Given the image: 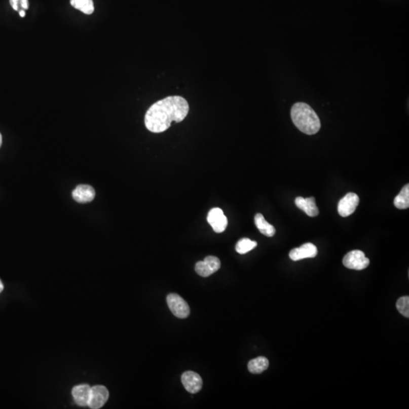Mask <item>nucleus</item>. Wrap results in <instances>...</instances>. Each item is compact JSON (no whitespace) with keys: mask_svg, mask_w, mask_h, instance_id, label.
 <instances>
[{"mask_svg":"<svg viewBox=\"0 0 409 409\" xmlns=\"http://www.w3.org/2000/svg\"><path fill=\"white\" fill-rule=\"evenodd\" d=\"M188 101L180 96H168L152 105L145 113V125L152 133L165 132L171 122H183L189 113Z\"/></svg>","mask_w":409,"mask_h":409,"instance_id":"1","label":"nucleus"},{"mask_svg":"<svg viewBox=\"0 0 409 409\" xmlns=\"http://www.w3.org/2000/svg\"><path fill=\"white\" fill-rule=\"evenodd\" d=\"M291 119L301 132L308 135L317 134L321 128V122L313 108L304 102H297L291 108Z\"/></svg>","mask_w":409,"mask_h":409,"instance_id":"2","label":"nucleus"},{"mask_svg":"<svg viewBox=\"0 0 409 409\" xmlns=\"http://www.w3.org/2000/svg\"><path fill=\"white\" fill-rule=\"evenodd\" d=\"M167 303L174 316L178 318H187L191 313L189 305L180 295L171 293L167 296Z\"/></svg>","mask_w":409,"mask_h":409,"instance_id":"3","label":"nucleus"},{"mask_svg":"<svg viewBox=\"0 0 409 409\" xmlns=\"http://www.w3.org/2000/svg\"><path fill=\"white\" fill-rule=\"evenodd\" d=\"M343 266L352 270L361 271L365 269L370 264V260L366 258L361 250H353L348 252L343 260Z\"/></svg>","mask_w":409,"mask_h":409,"instance_id":"4","label":"nucleus"},{"mask_svg":"<svg viewBox=\"0 0 409 409\" xmlns=\"http://www.w3.org/2000/svg\"><path fill=\"white\" fill-rule=\"evenodd\" d=\"M220 268V259L217 257L209 255L203 261L198 262L196 264L195 271L201 277H208L217 272Z\"/></svg>","mask_w":409,"mask_h":409,"instance_id":"5","label":"nucleus"},{"mask_svg":"<svg viewBox=\"0 0 409 409\" xmlns=\"http://www.w3.org/2000/svg\"><path fill=\"white\" fill-rule=\"evenodd\" d=\"M108 397L109 393L108 389L104 386L98 385L91 387L88 406L93 409L102 408L106 403Z\"/></svg>","mask_w":409,"mask_h":409,"instance_id":"6","label":"nucleus"},{"mask_svg":"<svg viewBox=\"0 0 409 409\" xmlns=\"http://www.w3.org/2000/svg\"><path fill=\"white\" fill-rule=\"evenodd\" d=\"M208 224L211 225L214 232L223 233L228 226V218L224 214L222 209L214 208L210 210L207 217Z\"/></svg>","mask_w":409,"mask_h":409,"instance_id":"7","label":"nucleus"},{"mask_svg":"<svg viewBox=\"0 0 409 409\" xmlns=\"http://www.w3.org/2000/svg\"><path fill=\"white\" fill-rule=\"evenodd\" d=\"M181 381L185 390L192 394L199 393L203 387V379L200 375L191 370L184 372L182 375Z\"/></svg>","mask_w":409,"mask_h":409,"instance_id":"8","label":"nucleus"},{"mask_svg":"<svg viewBox=\"0 0 409 409\" xmlns=\"http://www.w3.org/2000/svg\"><path fill=\"white\" fill-rule=\"evenodd\" d=\"M359 203V197L354 193L346 194L338 203V213L342 217H346L353 214Z\"/></svg>","mask_w":409,"mask_h":409,"instance_id":"9","label":"nucleus"},{"mask_svg":"<svg viewBox=\"0 0 409 409\" xmlns=\"http://www.w3.org/2000/svg\"><path fill=\"white\" fill-rule=\"evenodd\" d=\"M318 254V249L311 243H305L299 248H295L289 252V256L292 261L296 262L304 258H315Z\"/></svg>","mask_w":409,"mask_h":409,"instance_id":"10","label":"nucleus"},{"mask_svg":"<svg viewBox=\"0 0 409 409\" xmlns=\"http://www.w3.org/2000/svg\"><path fill=\"white\" fill-rule=\"evenodd\" d=\"M95 196L94 189L90 185H79L72 192L73 200L79 203H90L94 200Z\"/></svg>","mask_w":409,"mask_h":409,"instance_id":"11","label":"nucleus"},{"mask_svg":"<svg viewBox=\"0 0 409 409\" xmlns=\"http://www.w3.org/2000/svg\"><path fill=\"white\" fill-rule=\"evenodd\" d=\"M91 387L88 384L76 386L72 390L73 400L80 406H88Z\"/></svg>","mask_w":409,"mask_h":409,"instance_id":"12","label":"nucleus"},{"mask_svg":"<svg viewBox=\"0 0 409 409\" xmlns=\"http://www.w3.org/2000/svg\"><path fill=\"white\" fill-rule=\"evenodd\" d=\"M295 204L300 209L304 211L309 217H315L319 214V209L317 207L314 197L306 199L301 197H296Z\"/></svg>","mask_w":409,"mask_h":409,"instance_id":"13","label":"nucleus"},{"mask_svg":"<svg viewBox=\"0 0 409 409\" xmlns=\"http://www.w3.org/2000/svg\"><path fill=\"white\" fill-rule=\"evenodd\" d=\"M255 226L258 228V231L266 237H272L275 234L276 230L273 225H270L267 220L265 219L264 216L261 213L255 214Z\"/></svg>","mask_w":409,"mask_h":409,"instance_id":"14","label":"nucleus"},{"mask_svg":"<svg viewBox=\"0 0 409 409\" xmlns=\"http://www.w3.org/2000/svg\"><path fill=\"white\" fill-rule=\"evenodd\" d=\"M269 366V361L267 358L259 356L258 358L251 360L248 364V369L249 371L254 375L263 373L267 370Z\"/></svg>","mask_w":409,"mask_h":409,"instance_id":"15","label":"nucleus"},{"mask_svg":"<svg viewBox=\"0 0 409 409\" xmlns=\"http://www.w3.org/2000/svg\"><path fill=\"white\" fill-rule=\"evenodd\" d=\"M395 206L399 209H406L409 207V185L406 184L402 188L399 195L396 196L394 202Z\"/></svg>","mask_w":409,"mask_h":409,"instance_id":"16","label":"nucleus"},{"mask_svg":"<svg viewBox=\"0 0 409 409\" xmlns=\"http://www.w3.org/2000/svg\"><path fill=\"white\" fill-rule=\"evenodd\" d=\"M70 5L86 15H91L94 12L93 0H70Z\"/></svg>","mask_w":409,"mask_h":409,"instance_id":"17","label":"nucleus"},{"mask_svg":"<svg viewBox=\"0 0 409 409\" xmlns=\"http://www.w3.org/2000/svg\"><path fill=\"white\" fill-rule=\"evenodd\" d=\"M256 246V242L252 241V240L248 238H243L239 240L238 243L236 245V251L239 254L243 255V254L247 253L249 251L255 249Z\"/></svg>","mask_w":409,"mask_h":409,"instance_id":"18","label":"nucleus"},{"mask_svg":"<svg viewBox=\"0 0 409 409\" xmlns=\"http://www.w3.org/2000/svg\"><path fill=\"white\" fill-rule=\"evenodd\" d=\"M396 308L399 313L402 314L403 316L406 317L407 318H409V297L405 295V296L400 297L397 300L396 303Z\"/></svg>","mask_w":409,"mask_h":409,"instance_id":"19","label":"nucleus"},{"mask_svg":"<svg viewBox=\"0 0 409 409\" xmlns=\"http://www.w3.org/2000/svg\"><path fill=\"white\" fill-rule=\"evenodd\" d=\"M11 6L13 8L14 10L18 11L20 6V0H9Z\"/></svg>","mask_w":409,"mask_h":409,"instance_id":"20","label":"nucleus"},{"mask_svg":"<svg viewBox=\"0 0 409 409\" xmlns=\"http://www.w3.org/2000/svg\"><path fill=\"white\" fill-rule=\"evenodd\" d=\"M20 6L22 8L23 10L28 9L29 3L28 0H20Z\"/></svg>","mask_w":409,"mask_h":409,"instance_id":"21","label":"nucleus"},{"mask_svg":"<svg viewBox=\"0 0 409 409\" xmlns=\"http://www.w3.org/2000/svg\"><path fill=\"white\" fill-rule=\"evenodd\" d=\"M19 15L21 17V18H24V17L25 16V11L23 10V9H21V10L19 11Z\"/></svg>","mask_w":409,"mask_h":409,"instance_id":"22","label":"nucleus"},{"mask_svg":"<svg viewBox=\"0 0 409 409\" xmlns=\"http://www.w3.org/2000/svg\"><path fill=\"white\" fill-rule=\"evenodd\" d=\"M3 289H4V286H3V283H2L1 280H0V292L3 290Z\"/></svg>","mask_w":409,"mask_h":409,"instance_id":"23","label":"nucleus"},{"mask_svg":"<svg viewBox=\"0 0 409 409\" xmlns=\"http://www.w3.org/2000/svg\"><path fill=\"white\" fill-rule=\"evenodd\" d=\"M2 143H3V136H2V134H0V147H1Z\"/></svg>","mask_w":409,"mask_h":409,"instance_id":"24","label":"nucleus"}]
</instances>
